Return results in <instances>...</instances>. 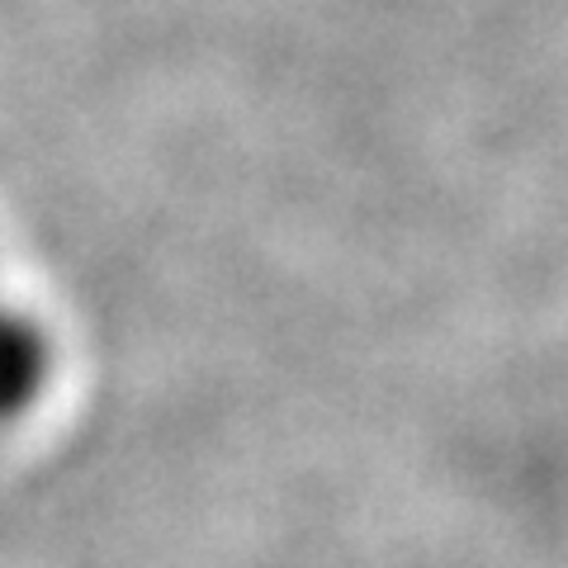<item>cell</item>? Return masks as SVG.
Wrapping results in <instances>:
<instances>
[{"mask_svg":"<svg viewBox=\"0 0 568 568\" xmlns=\"http://www.w3.org/2000/svg\"><path fill=\"white\" fill-rule=\"evenodd\" d=\"M52 369L48 332L29 313L0 304V422L20 417L43 394Z\"/></svg>","mask_w":568,"mask_h":568,"instance_id":"6da1fadb","label":"cell"}]
</instances>
